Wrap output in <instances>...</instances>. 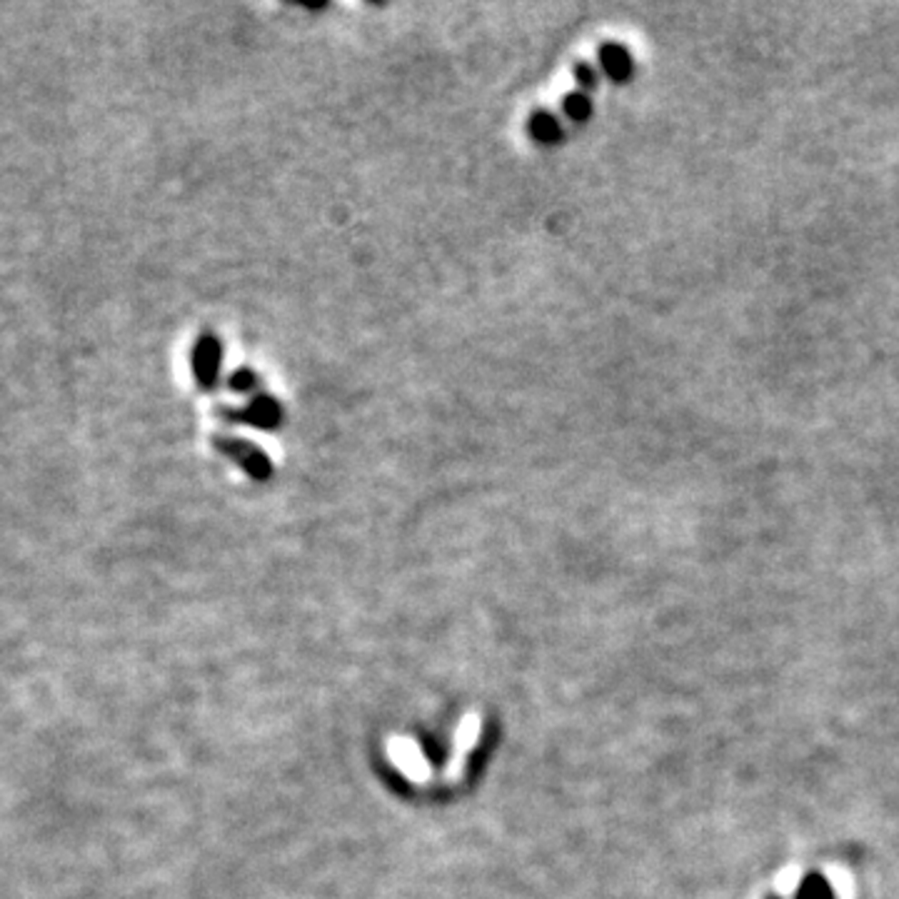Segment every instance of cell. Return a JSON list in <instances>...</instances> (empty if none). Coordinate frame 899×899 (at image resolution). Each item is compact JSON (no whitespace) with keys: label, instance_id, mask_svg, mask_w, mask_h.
<instances>
[{"label":"cell","instance_id":"5b68a950","mask_svg":"<svg viewBox=\"0 0 899 899\" xmlns=\"http://www.w3.org/2000/svg\"><path fill=\"white\" fill-rule=\"evenodd\" d=\"M528 130L529 135H532V140L539 143V145H558L559 140H562V135H565L559 118L555 113H549V110H535V113L529 115Z\"/></svg>","mask_w":899,"mask_h":899},{"label":"cell","instance_id":"277c9868","mask_svg":"<svg viewBox=\"0 0 899 899\" xmlns=\"http://www.w3.org/2000/svg\"><path fill=\"white\" fill-rule=\"evenodd\" d=\"M598 58L602 73H605L612 83H617V85H625V83H629L632 75H635V60H632V53H629L625 45H619V43H602L598 50Z\"/></svg>","mask_w":899,"mask_h":899},{"label":"cell","instance_id":"52a82bcc","mask_svg":"<svg viewBox=\"0 0 899 899\" xmlns=\"http://www.w3.org/2000/svg\"><path fill=\"white\" fill-rule=\"evenodd\" d=\"M562 113L565 118H569L572 123H588L592 118V98L588 93L582 90H575V93H568L565 100H562Z\"/></svg>","mask_w":899,"mask_h":899},{"label":"cell","instance_id":"8992f818","mask_svg":"<svg viewBox=\"0 0 899 899\" xmlns=\"http://www.w3.org/2000/svg\"><path fill=\"white\" fill-rule=\"evenodd\" d=\"M795 899H837V897H835V889H832V884H829L825 874L809 872V874H805V879L799 882L797 892H795Z\"/></svg>","mask_w":899,"mask_h":899},{"label":"cell","instance_id":"6da1fadb","mask_svg":"<svg viewBox=\"0 0 899 899\" xmlns=\"http://www.w3.org/2000/svg\"><path fill=\"white\" fill-rule=\"evenodd\" d=\"M210 445H212V450H215L218 455L228 458L232 465H238V468L242 469L250 479H255V482H268V479L272 478V472H275L272 459H270L268 452L260 448V445H255V442H250V440L235 438V435H222V432H212V435H210Z\"/></svg>","mask_w":899,"mask_h":899},{"label":"cell","instance_id":"9c48e42d","mask_svg":"<svg viewBox=\"0 0 899 899\" xmlns=\"http://www.w3.org/2000/svg\"><path fill=\"white\" fill-rule=\"evenodd\" d=\"M575 80H578L579 85L578 90L589 95V90H595L599 85V70L592 63H588V60H578L575 63Z\"/></svg>","mask_w":899,"mask_h":899},{"label":"cell","instance_id":"3957f363","mask_svg":"<svg viewBox=\"0 0 899 899\" xmlns=\"http://www.w3.org/2000/svg\"><path fill=\"white\" fill-rule=\"evenodd\" d=\"M190 370L193 380L203 392H212L220 385V370H222V340L212 330H203L193 352H190Z\"/></svg>","mask_w":899,"mask_h":899},{"label":"cell","instance_id":"ba28073f","mask_svg":"<svg viewBox=\"0 0 899 899\" xmlns=\"http://www.w3.org/2000/svg\"><path fill=\"white\" fill-rule=\"evenodd\" d=\"M228 388L232 392H238V395H252L255 398V395L262 392V378H260L255 370L240 368L228 378Z\"/></svg>","mask_w":899,"mask_h":899},{"label":"cell","instance_id":"7a4b0ae2","mask_svg":"<svg viewBox=\"0 0 899 899\" xmlns=\"http://www.w3.org/2000/svg\"><path fill=\"white\" fill-rule=\"evenodd\" d=\"M220 420H225L230 425H250L255 430H272L282 428L285 420V410L280 405V400H275L268 392H260L255 398H250L245 408H218Z\"/></svg>","mask_w":899,"mask_h":899},{"label":"cell","instance_id":"30bf717a","mask_svg":"<svg viewBox=\"0 0 899 899\" xmlns=\"http://www.w3.org/2000/svg\"><path fill=\"white\" fill-rule=\"evenodd\" d=\"M767 899H779V897H775V894H772V897H767Z\"/></svg>","mask_w":899,"mask_h":899}]
</instances>
